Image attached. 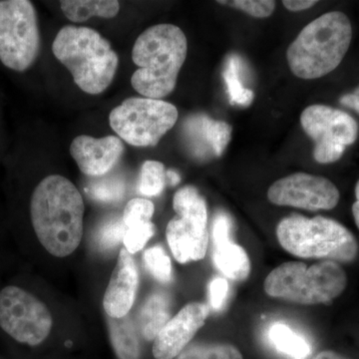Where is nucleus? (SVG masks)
Here are the masks:
<instances>
[{
	"label": "nucleus",
	"mask_w": 359,
	"mask_h": 359,
	"mask_svg": "<svg viewBox=\"0 0 359 359\" xmlns=\"http://www.w3.org/2000/svg\"><path fill=\"white\" fill-rule=\"evenodd\" d=\"M84 202L74 184L60 175H50L35 188L30 217L45 250L65 257L79 247L83 236Z\"/></svg>",
	"instance_id": "nucleus-1"
},
{
	"label": "nucleus",
	"mask_w": 359,
	"mask_h": 359,
	"mask_svg": "<svg viewBox=\"0 0 359 359\" xmlns=\"http://www.w3.org/2000/svg\"><path fill=\"white\" fill-rule=\"evenodd\" d=\"M187 53L188 41L178 26L149 27L135 41L132 50L133 62L139 67L132 75V87L146 98H165L176 88Z\"/></svg>",
	"instance_id": "nucleus-2"
},
{
	"label": "nucleus",
	"mask_w": 359,
	"mask_h": 359,
	"mask_svg": "<svg viewBox=\"0 0 359 359\" xmlns=\"http://www.w3.org/2000/svg\"><path fill=\"white\" fill-rule=\"evenodd\" d=\"M353 39V27L346 14L332 11L311 21L287 51L295 76L311 80L325 76L339 67Z\"/></svg>",
	"instance_id": "nucleus-3"
},
{
	"label": "nucleus",
	"mask_w": 359,
	"mask_h": 359,
	"mask_svg": "<svg viewBox=\"0 0 359 359\" xmlns=\"http://www.w3.org/2000/svg\"><path fill=\"white\" fill-rule=\"evenodd\" d=\"M54 56L69 70L85 93L97 95L114 79L119 57L110 42L90 27L65 26L52 44Z\"/></svg>",
	"instance_id": "nucleus-4"
},
{
	"label": "nucleus",
	"mask_w": 359,
	"mask_h": 359,
	"mask_svg": "<svg viewBox=\"0 0 359 359\" xmlns=\"http://www.w3.org/2000/svg\"><path fill=\"white\" fill-rule=\"evenodd\" d=\"M276 237L283 250L302 259L351 263L358 254V241L348 229L323 216L287 217L278 223Z\"/></svg>",
	"instance_id": "nucleus-5"
},
{
	"label": "nucleus",
	"mask_w": 359,
	"mask_h": 359,
	"mask_svg": "<svg viewBox=\"0 0 359 359\" xmlns=\"http://www.w3.org/2000/svg\"><path fill=\"white\" fill-rule=\"evenodd\" d=\"M346 271L339 263L320 262L311 266L287 262L269 273L264 292L269 297L302 306L330 304L346 290Z\"/></svg>",
	"instance_id": "nucleus-6"
},
{
	"label": "nucleus",
	"mask_w": 359,
	"mask_h": 359,
	"mask_svg": "<svg viewBox=\"0 0 359 359\" xmlns=\"http://www.w3.org/2000/svg\"><path fill=\"white\" fill-rule=\"evenodd\" d=\"M173 104L158 99L128 98L111 111L109 122L116 134L135 147H154L178 120Z\"/></svg>",
	"instance_id": "nucleus-7"
},
{
	"label": "nucleus",
	"mask_w": 359,
	"mask_h": 359,
	"mask_svg": "<svg viewBox=\"0 0 359 359\" xmlns=\"http://www.w3.org/2000/svg\"><path fill=\"white\" fill-rule=\"evenodd\" d=\"M40 34L37 14L28 0L0 1V61L23 72L39 57Z\"/></svg>",
	"instance_id": "nucleus-8"
},
{
	"label": "nucleus",
	"mask_w": 359,
	"mask_h": 359,
	"mask_svg": "<svg viewBox=\"0 0 359 359\" xmlns=\"http://www.w3.org/2000/svg\"><path fill=\"white\" fill-rule=\"evenodd\" d=\"M302 127L314 142L313 158L320 164L337 162L358 137L355 119L327 105H311L301 116Z\"/></svg>",
	"instance_id": "nucleus-9"
},
{
	"label": "nucleus",
	"mask_w": 359,
	"mask_h": 359,
	"mask_svg": "<svg viewBox=\"0 0 359 359\" xmlns=\"http://www.w3.org/2000/svg\"><path fill=\"white\" fill-rule=\"evenodd\" d=\"M53 320L48 308L14 285L0 290V327L16 341L35 346L50 334Z\"/></svg>",
	"instance_id": "nucleus-10"
},
{
	"label": "nucleus",
	"mask_w": 359,
	"mask_h": 359,
	"mask_svg": "<svg viewBox=\"0 0 359 359\" xmlns=\"http://www.w3.org/2000/svg\"><path fill=\"white\" fill-rule=\"evenodd\" d=\"M337 186L325 177L306 173L290 175L276 181L268 191L269 202L308 211L332 210L339 202Z\"/></svg>",
	"instance_id": "nucleus-11"
},
{
	"label": "nucleus",
	"mask_w": 359,
	"mask_h": 359,
	"mask_svg": "<svg viewBox=\"0 0 359 359\" xmlns=\"http://www.w3.org/2000/svg\"><path fill=\"white\" fill-rule=\"evenodd\" d=\"M209 308L201 302H191L170 318L154 339L156 359H174L186 348L209 316Z\"/></svg>",
	"instance_id": "nucleus-12"
},
{
	"label": "nucleus",
	"mask_w": 359,
	"mask_h": 359,
	"mask_svg": "<svg viewBox=\"0 0 359 359\" xmlns=\"http://www.w3.org/2000/svg\"><path fill=\"white\" fill-rule=\"evenodd\" d=\"M124 145L116 136L93 138L80 135L70 145V154L82 173L91 177L107 174L119 163Z\"/></svg>",
	"instance_id": "nucleus-13"
},
{
	"label": "nucleus",
	"mask_w": 359,
	"mask_h": 359,
	"mask_svg": "<svg viewBox=\"0 0 359 359\" xmlns=\"http://www.w3.org/2000/svg\"><path fill=\"white\" fill-rule=\"evenodd\" d=\"M139 276L132 255L120 250L117 264L103 297L104 311L109 318H121L129 314L136 299Z\"/></svg>",
	"instance_id": "nucleus-14"
},
{
	"label": "nucleus",
	"mask_w": 359,
	"mask_h": 359,
	"mask_svg": "<svg viewBox=\"0 0 359 359\" xmlns=\"http://www.w3.org/2000/svg\"><path fill=\"white\" fill-rule=\"evenodd\" d=\"M168 244L180 264L204 259L209 245L207 223L176 216L168 224Z\"/></svg>",
	"instance_id": "nucleus-15"
},
{
	"label": "nucleus",
	"mask_w": 359,
	"mask_h": 359,
	"mask_svg": "<svg viewBox=\"0 0 359 359\" xmlns=\"http://www.w3.org/2000/svg\"><path fill=\"white\" fill-rule=\"evenodd\" d=\"M189 131L195 136V139L201 138L198 144L201 147L207 145L215 155L222 156L226 146L231 141V127L224 121H214L205 116H199L188 123Z\"/></svg>",
	"instance_id": "nucleus-16"
},
{
	"label": "nucleus",
	"mask_w": 359,
	"mask_h": 359,
	"mask_svg": "<svg viewBox=\"0 0 359 359\" xmlns=\"http://www.w3.org/2000/svg\"><path fill=\"white\" fill-rule=\"evenodd\" d=\"M214 263L224 276L243 282L249 278L250 261L244 248L229 241L223 244L215 245Z\"/></svg>",
	"instance_id": "nucleus-17"
},
{
	"label": "nucleus",
	"mask_w": 359,
	"mask_h": 359,
	"mask_svg": "<svg viewBox=\"0 0 359 359\" xmlns=\"http://www.w3.org/2000/svg\"><path fill=\"white\" fill-rule=\"evenodd\" d=\"M111 344L119 359H139L141 346L136 325L129 314L121 318L107 316Z\"/></svg>",
	"instance_id": "nucleus-18"
},
{
	"label": "nucleus",
	"mask_w": 359,
	"mask_h": 359,
	"mask_svg": "<svg viewBox=\"0 0 359 359\" xmlns=\"http://www.w3.org/2000/svg\"><path fill=\"white\" fill-rule=\"evenodd\" d=\"M169 320V301L166 295H150L139 311V330L144 339L148 341L154 340Z\"/></svg>",
	"instance_id": "nucleus-19"
},
{
	"label": "nucleus",
	"mask_w": 359,
	"mask_h": 359,
	"mask_svg": "<svg viewBox=\"0 0 359 359\" xmlns=\"http://www.w3.org/2000/svg\"><path fill=\"white\" fill-rule=\"evenodd\" d=\"M61 9L68 20L73 22H84L91 18H113L120 11L116 0H65Z\"/></svg>",
	"instance_id": "nucleus-20"
},
{
	"label": "nucleus",
	"mask_w": 359,
	"mask_h": 359,
	"mask_svg": "<svg viewBox=\"0 0 359 359\" xmlns=\"http://www.w3.org/2000/svg\"><path fill=\"white\" fill-rule=\"evenodd\" d=\"M269 339L278 351L290 358L306 359L311 353L309 342L294 334L285 323H275L269 330Z\"/></svg>",
	"instance_id": "nucleus-21"
},
{
	"label": "nucleus",
	"mask_w": 359,
	"mask_h": 359,
	"mask_svg": "<svg viewBox=\"0 0 359 359\" xmlns=\"http://www.w3.org/2000/svg\"><path fill=\"white\" fill-rule=\"evenodd\" d=\"M173 208L177 216L208 223V210L204 198L192 186L184 187L175 194Z\"/></svg>",
	"instance_id": "nucleus-22"
},
{
	"label": "nucleus",
	"mask_w": 359,
	"mask_h": 359,
	"mask_svg": "<svg viewBox=\"0 0 359 359\" xmlns=\"http://www.w3.org/2000/svg\"><path fill=\"white\" fill-rule=\"evenodd\" d=\"M240 61L231 57L228 61L224 72V79L228 88L231 103L233 105L249 106L254 100L255 94L250 89L245 88L241 79Z\"/></svg>",
	"instance_id": "nucleus-23"
},
{
	"label": "nucleus",
	"mask_w": 359,
	"mask_h": 359,
	"mask_svg": "<svg viewBox=\"0 0 359 359\" xmlns=\"http://www.w3.org/2000/svg\"><path fill=\"white\" fill-rule=\"evenodd\" d=\"M177 359H244L237 347L228 344H195L184 349Z\"/></svg>",
	"instance_id": "nucleus-24"
},
{
	"label": "nucleus",
	"mask_w": 359,
	"mask_h": 359,
	"mask_svg": "<svg viewBox=\"0 0 359 359\" xmlns=\"http://www.w3.org/2000/svg\"><path fill=\"white\" fill-rule=\"evenodd\" d=\"M166 170L163 163L146 161L141 168L139 191L147 197L160 195L166 185Z\"/></svg>",
	"instance_id": "nucleus-25"
},
{
	"label": "nucleus",
	"mask_w": 359,
	"mask_h": 359,
	"mask_svg": "<svg viewBox=\"0 0 359 359\" xmlns=\"http://www.w3.org/2000/svg\"><path fill=\"white\" fill-rule=\"evenodd\" d=\"M144 262L146 268L156 280L168 283L172 278L171 259L160 245L150 248L144 252Z\"/></svg>",
	"instance_id": "nucleus-26"
},
{
	"label": "nucleus",
	"mask_w": 359,
	"mask_h": 359,
	"mask_svg": "<svg viewBox=\"0 0 359 359\" xmlns=\"http://www.w3.org/2000/svg\"><path fill=\"white\" fill-rule=\"evenodd\" d=\"M154 212V204L151 201L135 198L125 207L122 217L123 222L126 224L127 229L150 223Z\"/></svg>",
	"instance_id": "nucleus-27"
},
{
	"label": "nucleus",
	"mask_w": 359,
	"mask_h": 359,
	"mask_svg": "<svg viewBox=\"0 0 359 359\" xmlns=\"http://www.w3.org/2000/svg\"><path fill=\"white\" fill-rule=\"evenodd\" d=\"M124 193V183L119 179H99L90 185V195L100 202H117L123 198Z\"/></svg>",
	"instance_id": "nucleus-28"
},
{
	"label": "nucleus",
	"mask_w": 359,
	"mask_h": 359,
	"mask_svg": "<svg viewBox=\"0 0 359 359\" xmlns=\"http://www.w3.org/2000/svg\"><path fill=\"white\" fill-rule=\"evenodd\" d=\"M127 226L123 219L116 218L109 219L101 226L97 233V243L99 248L102 250H110L119 244L120 241L124 238Z\"/></svg>",
	"instance_id": "nucleus-29"
},
{
	"label": "nucleus",
	"mask_w": 359,
	"mask_h": 359,
	"mask_svg": "<svg viewBox=\"0 0 359 359\" xmlns=\"http://www.w3.org/2000/svg\"><path fill=\"white\" fill-rule=\"evenodd\" d=\"M154 233L155 224L152 222L127 229L124 238H123L125 249L131 255L138 252L145 247Z\"/></svg>",
	"instance_id": "nucleus-30"
},
{
	"label": "nucleus",
	"mask_w": 359,
	"mask_h": 359,
	"mask_svg": "<svg viewBox=\"0 0 359 359\" xmlns=\"http://www.w3.org/2000/svg\"><path fill=\"white\" fill-rule=\"evenodd\" d=\"M218 4L240 9L249 15L257 18H269L276 8V1H271V0H233V1H218Z\"/></svg>",
	"instance_id": "nucleus-31"
},
{
	"label": "nucleus",
	"mask_w": 359,
	"mask_h": 359,
	"mask_svg": "<svg viewBox=\"0 0 359 359\" xmlns=\"http://www.w3.org/2000/svg\"><path fill=\"white\" fill-rule=\"evenodd\" d=\"M231 222L226 212H219L212 223V238L214 245L223 244L231 241Z\"/></svg>",
	"instance_id": "nucleus-32"
},
{
	"label": "nucleus",
	"mask_w": 359,
	"mask_h": 359,
	"mask_svg": "<svg viewBox=\"0 0 359 359\" xmlns=\"http://www.w3.org/2000/svg\"><path fill=\"white\" fill-rule=\"evenodd\" d=\"M210 301L214 309H221L229 292V283L223 278H214L210 283Z\"/></svg>",
	"instance_id": "nucleus-33"
},
{
	"label": "nucleus",
	"mask_w": 359,
	"mask_h": 359,
	"mask_svg": "<svg viewBox=\"0 0 359 359\" xmlns=\"http://www.w3.org/2000/svg\"><path fill=\"white\" fill-rule=\"evenodd\" d=\"M316 4H318L316 0H285L283 1V6L292 13L306 11V9L316 6Z\"/></svg>",
	"instance_id": "nucleus-34"
},
{
	"label": "nucleus",
	"mask_w": 359,
	"mask_h": 359,
	"mask_svg": "<svg viewBox=\"0 0 359 359\" xmlns=\"http://www.w3.org/2000/svg\"><path fill=\"white\" fill-rule=\"evenodd\" d=\"M339 103L359 114V86L351 93L344 94V96L340 97Z\"/></svg>",
	"instance_id": "nucleus-35"
},
{
	"label": "nucleus",
	"mask_w": 359,
	"mask_h": 359,
	"mask_svg": "<svg viewBox=\"0 0 359 359\" xmlns=\"http://www.w3.org/2000/svg\"><path fill=\"white\" fill-rule=\"evenodd\" d=\"M311 359H347L344 358V356L340 355V354L337 353H334V351H321V353L316 354V356H313V358Z\"/></svg>",
	"instance_id": "nucleus-36"
},
{
	"label": "nucleus",
	"mask_w": 359,
	"mask_h": 359,
	"mask_svg": "<svg viewBox=\"0 0 359 359\" xmlns=\"http://www.w3.org/2000/svg\"><path fill=\"white\" fill-rule=\"evenodd\" d=\"M356 202L353 205V215L356 226L359 229V180L355 186Z\"/></svg>",
	"instance_id": "nucleus-37"
},
{
	"label": "nucleus",
	"mask_w": 359,
	"mask_h": 359,
	"mask_svg": "<svg viewBox=\"0 0 359 359\" xmlns=\"http://www.w3.org/2000/svg\"><path fill=\"white\" fill-rule=\"evenodd\" d=\"M166 181L170 186H176L181 181V178H180V175L177 172L173 171V170H168L166 171Z\"/></svg>",
	"instance_id": "nucleus-38"
}]
</instances>
